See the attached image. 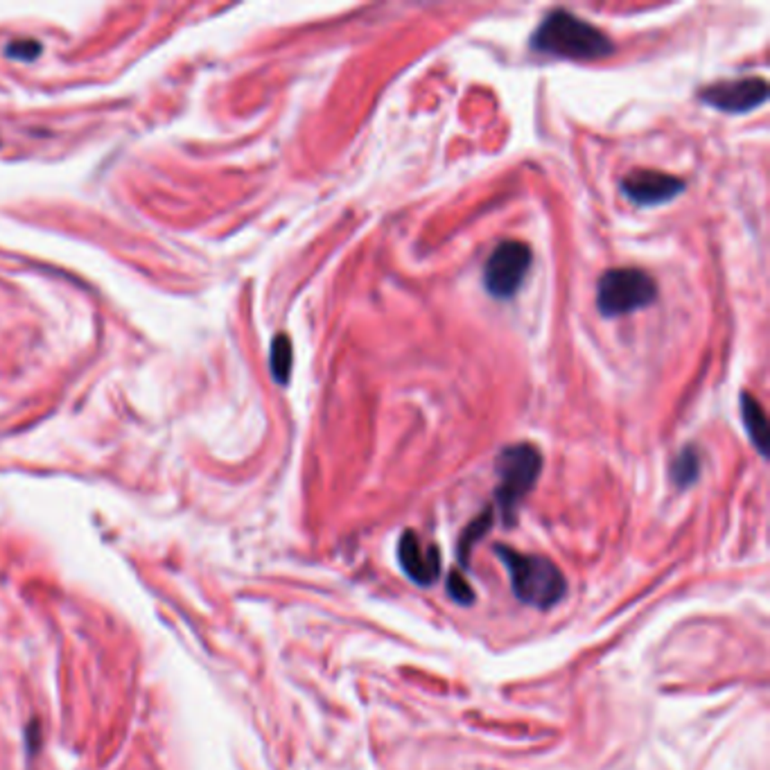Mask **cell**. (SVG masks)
Returning a JSON list of instances; mask_svg holds the SVG:
<instances>
[{"instance_id": "obj_6", "label": "cell", "mask_w": 770, "mask_h": 770, "mask_svg": "<svg viewBox=\"0 0 770 770\" xmlns=\"http://www.w3.org/2000/svg\"><path fill=\"white\" fill-rule=\"evenodd\" d=\"M701 100L725 113H748L768 100V82L764 77H741L716 82L701 91Z\"/></svg>"}, {"instance_id": "obj_3", "label": "cell", "mask_w": 770, "mask_h": 770, "mask_svg": "<svg viewBox=\"0 0 770 770\" xmlns=\"http://www.w3.org/2000/svg\"><path fill=\"white\" fill-rule=\"evenodd\" d=\"M495 470L499 477L497 490H495L499 515L506 524H511L515 508L538 481L540 470H542V454L531 443L508 445L497 454Z\"/></svg>"}, {"instance_id": "obj_11", "label": "cell", "mask_w": 770, "mask_h": 770, "mask_svg": "<svg viewBox=\"0 0 770 770\" xmlns=\"http://www.w3.org/2000/svg\"><path fill=\"white\" fill-rule=\"evenodd\" d=\"M698 475H701V454L694 448H685L671 463V479L680 488H687L698 479Z\"/></svg>"}, {"instance_id": "obj_9", "label": "cell", "mask_w": 770, "mask_h": 770, "mask_svg": "<svg viewBox=\"0 0 770 770\" xmlns=\"http://www.w3.org/2000/svg\"><path fill=\"white\" fill-rule=\"evenodd\" d=\"M741 418L748 434H750V441L757 448V452H759L761 457H768V420H766L764 407H761L759 402H757V398L750 396V393H741Z\"/></svg>"}, {"instance_id": "obj_12", "label": "cell", "mask_w": 770, "mask_h": 770, "mask_svg": "<svg viewBox=\"0 0 770 770\" xmlns=\"http://www.w3.org/2000/svg\"><path fill=\"white\" fill-rule=\"evenodd\" d=\"M41 55V43L34 41V39H16L7 46V57L21 61H32Z\"/></svg>"}, {"instance_id": "obj_13", "label": "cell", "mask_w": 770, "mask_h": 770, "mask_svg": "<svg viewBox=\"0 0 770 770\" xmlns=\"http://www.w3.org/2000/svg\"><path fill=\"white\" fill-rule=\"evenodd\" d=\"M448 586H450V595H452L454 599L459 601V604H470V601L475 599L470 586H468V581L461 577V574H457V572L450 574Z\"/></svg>"}, {"instance_id": "obj_8", "label": "cell", "mask_w": 770, "mask_h": 770, "mask_svg": "<svg viewBox=\"0 0 770 770\" xmlns=\"http://www.w3.org/2000/svg\"><path fill=\"white\" fill-rule=\"evenodd\" d=\"M398 560L407 577L418 586H432L441 577V556L436 547H425L414 531H405L398 542Z\"/></svg>"}, {"instance_id": "obj_1", "label": "cell", "mask_w": 770, "mask_h": 770, "mask_svg": "<svg viewBox=\"0 0 770 770\" xmlns=\"http://www.w3.org/2000/svg\"><path fill=\"white\" fill-rule=\"evenodd\" d=\"M531 48L556 59L595 61L614 52L613 41L587 21L568 10L549 12L531 37Z\"/></svg>"}, {"instance_id": "obj_5", "label": "cell", "mask_w": 770, "mask_h": 770, "mask_svg": "<svg viewBox=\"0 0 770 770\" xmlns=\"http://www.w3.org/2000/svg\"><path fill=\"white\" fill-rule=\"evenodd\" d=\"M533 254L520 240L499 242L484 264V287L493 299L508 300L517 294L529 273Z\"/></svg>"}, {"instance_id": "obj_2", "label": "cell", "mask_w": 770, "mask_h": 770, "mask_svg": "<svg viewBox=\"0 0 770 770\" xmlns=\"http://www.w3.org/2000/svg\"><path fill=\"white\" fill-rule=\"evenodd\" d=\"M495 554L506 568L513 595L526 605L549 610L554 608L568 592L563 572L544 556L522 554L506 544H497Z\"/></svg>"}, {"instance_id": "obj_4", "label": "cell", "mask_w": 770, "mask_h": 770, "mask_svg": "<svg viewBox=\"0 0 770 770\" xmlns=\"http://www.w3.org/2000/svg\"><path fill=\"white\" fill-rule=\"evenodd\" d=\"M658 300V282L641 269H608L596 285V308L601 317L617 318L649 308Z\"/></svg>"}, {"instance_id": "obj_10", "label": "cell", "mask_w": 770, "mask_h": 770, "mask_svg": "<svg viewBox=\"0 0 770 770\" xmlns=\"http://www.w3.org/2000/svg\"><path fill=\"white\" fill-rule=\"evenodd\" d=\"M291 360H294V351H291L290 337L276 335L272 342V351H269V366H272V375L276 382L285 384L290 380Z\"/></svg>"}, {"instance_id": "obj_7", "label": "cell", "mask_w": 770, "mask_h": 770, "mask_svg": "<svg viewBox=\"0 0 770 770\" xmlns=\"http://www.w3.org/2000/svg\"><path fill=\"white\" fill-rule=\"evenodd\" d=\"M623 194L637 206H659L671 201L685 190V181L658 170H637L622 184Z\"/></svg>"}]
</instances>
